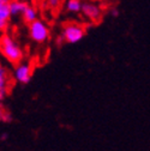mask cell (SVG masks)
<instances>
[{"label": "cell", "instance_id": "6da1fadb", "mask_svg": "<svg viewBox=\"0 0 150 151\" xmlns=\"http://www.w3.org/2000/svg\"><path fill=\"white\" fill-rule=\"evenodd\" d=\"M0 52L5 59L12 64H19L23 59V50L10 35H3L0 37Z\"/></svg>", "mask_w": 150, "mask_h": 151}, {"label": "cell", "instance_id": "7a4b0ae2", "mask_svg": "<svg viewBox=\"0 0 150 151\" xmlns=\"http://www.w3.org/2000/svg\"><path fill=\"white\" fill-rule=\"evenodd\" d=\"M29 36L32 41L37 43H43L49 37V28L43 21L37 18L36 21L29 24Z\"/></svg>", "mask_w": 150, "mask_h": 151}, {"label": "cell", "instance_id": "3957f363", "mask_svg": "<svg viewBox=\"0 0 150 151\" xmlns=\"http://www.w3.org/2000/svg\"><path fill=\"white\" fill-rule=\"evenodd\" d=\"M85 35V29L77 23H70L64 27L61 37L67 43H77L79 42Z\"/></svg>", "mask_w": 150, "mask_h": 151}, {"label": "cell", "instance_id": "277c9868", "mask_svg": "<svg viewBox=\"0 0 150 151\" xmlns=\"http://www.w3.org/2000/svg\"><path fill=\"white\" fill-rule=\"evenodd\" d=\"M82 13L87 19L94 23L100 22L102 18V10L95 3H84L82 7Z\"/></svg>", "mask_w": 150, "mask_h": 151}, {"label": "cell", "instance_id": "5b68a950", "mask_svg": "<svg viewBox=\"0 0 150 151\" xmlns=\"http://www.w3.org/2000/svg\"><path fill=\"white\" fill-rule=\"evenodd\" d=\"M13 77L17 82H19L22 84H28L31 81V66L27 63L18 64L14 68Z\"/></svg>", "mask_w": 150, "mask_h": 151}, {"label": "cell", "instance_id": "8992f818", "mask_svg": "<svg viewBox=\"0 0 150 151\" xmlns=\"http://www.w3.org/2000/svg\"><path fill=\"white\" fill-rule=\"evenodd\" d=\"M28 3L24 0H11L9 6L12 16H18V14H23L24 10L28 7Z\"/></svg>", "mask_w": 150, "mask_h": 151}, {"label": "cell", "instance_id": "52a82bcc", "mask_svg": "<svg viewBox=\"0 0 150 151\" xmlns=\"http://www.w3.org/2000/svg\"><path fill=\"white\" fill-rule=\"evenodd\" d=\"M22 17H23V21L27 24H30V23H32L34 21L37 19V11H36V9L34 6L28 5V7L24 10Z\"/></svg>", "mask_w": 150, "mask_h": 151}, {"label": "cell", "instance_id": "ba28073f", "mask_svg": "<svg viewBox=\"0 0 150 151\" xmlns=\"http://www.w3.org/2000/svg\"><path fill=\"white\" fill-rule=\"evenodd\" d=\"M83 3L81 0H67L66 1V11L71 13H79L82 12Z\"/></svg>", "mask_w": 150, "mask_h": 151}, {"label": "cell", "instance_id": "9c48e42d", "mask_svg": "<svg viewBox=\"0 0 150 151\" xmlns=\"http://www.w3.org/2000/svg\"><path fill=\"white\" fill-rule=\"evenodd\" d=\"M7 82H9V76L6 68L0 65V89H7Z\"/></svg>", "mask_w": 150, "mask_h": 151}, {"label": "cell", "instance_id": "30bf717a", "mask_svg": "<svg viewBox=\"0 0 150 151\" xmlns=\"http://www.w3.org/2000/svg\"><path fill=\"white\" fill-rule=\"evenodd\" d=\"M11 16L12 14H11L9 4L0 3V18H3V19H5V21H9Z\"/></svg>", "mask_w": 150, "mask_h": 151}, {"label": "cell", "instance_id": "8fae6325", "mask_svg": "<svg viewBox=\"0 0 150 151\" xmlns=\"http://www.w3.org/2000/svg\"><path fill=\"white\" fill-rule=\"evenodd\" d=\"M60 3H61V0H46V5L50 10H55L57 7H59Z\"/></svg>", "mask_w": 150, "mask_h": 151}, {"label": "cell", "instance_id": "7c38bea8", "mask_svg": "<svg viewBox=\"0 0 150 151\" xmlns=\"http://www.w3.org/2000/svg\"><path fill=\"white\" fill-rule=\"evenodd\" d=\"M7 96V89H0V102L4 101Z\"/></svg>", "mask_w": 150, "mask_h": 151}, {"label": "cell", "instance_id": "4fadbf2b", "mask_svg": "<svg viewBox=\"0 0 150 151\" xmlns=\"http://www.w3.org/2000/svg\"><path fill=\"white\" fill-rule=\"evenodd\" d=\"M12 120V116H11V114L9 111H5L4 113V115H3V121L4 122H10Z\"/></svg>", "mask_w": 150, "mask_h": 151}, {"label": "cell", "instance_id": "5bb4252c", "mask_svg": "<svg viewBox=\"0 0 150 151\" xmlns=\"http://www.w3.org/2000/svg\"><path fill=\"white\" fill-rule=\"evenodd\" d=\"M7 22H9V21H5V19H3V18H0V31H3V30L6 29Z\"/></svg>", "mask_w": 150, "mask_h": 151}, {"label": "cell", "instance_id": "9a60e30c", "mask_svg": "<svg viewBox=\"0 0 150 151\" xmlns=\"http://www.w3.org/2000/svg\"><path fill=\"white\" fill-rule=\"evenodd\" d=\"M119 13H120V12H119V10H118V9H112V11H110V14L113 16V17H118V16H119Z\"/></svg>", "mask_w": 150, "mask_h": 151}, {"label": "cell", "instance_id": "2e32d148", "mask_svg": "<svg viewBox=\"0 0 150 151\" xmlns=\"http://www.w3.org/2000/svg\"><path fill=\"white\" fill-rule=\"evenodd\" d=\"M4 113H5V110H4L3 106L0 104V121H3V115H4Z\"/></svg>", "mask_w": 150, "mask_h": 151}, {"label": "cell", "instance_id": "e0dca14e", "mask_svg": "<svg viewBox=\"0 0 150 151\" xmlns=\"http://www.w3.org/2000/svg\"><path fill=\"white\" fill-rule=\"evenodd\" d=\"M7 137H9V136H7L6 133H4L1 137H0V139H1V140H6V139H7Z\"/></svg>", "mask_w": 150, "mask_h": 151}, {"label": "cell", "instance_id": "ac0fdd59", "mask_svg": "<svg viewBox=\"0 0 150 151\" xmlns=\"http://www.w3.org/2000/svg\"><path fill=\"white\" fill-rule=\"evenodd\" d=\"M11 0H0V3H4V4H10Z\"/></svg>", "mask_w": 150, "mask_h": 151}]
</instances>
